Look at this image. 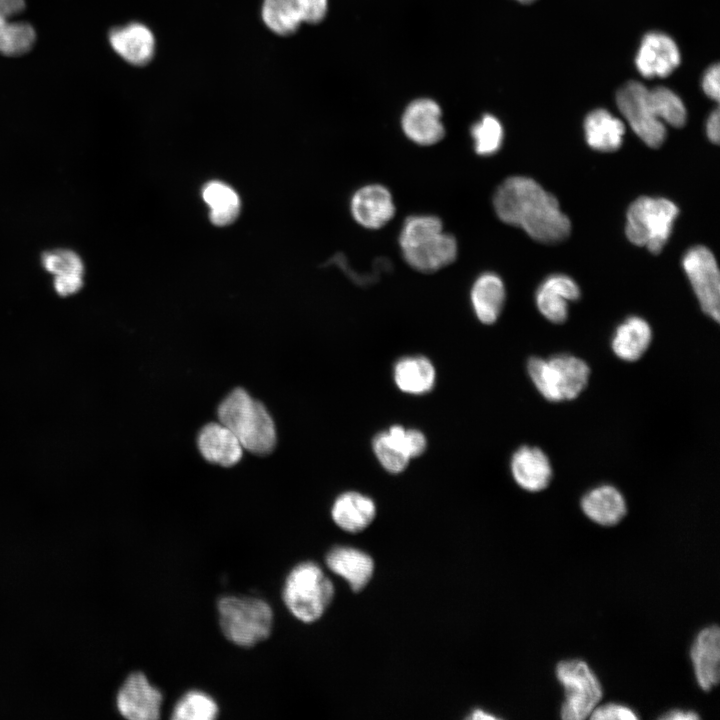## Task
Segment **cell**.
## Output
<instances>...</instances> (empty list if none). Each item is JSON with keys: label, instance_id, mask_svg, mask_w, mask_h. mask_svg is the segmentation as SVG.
I'll return each instance as SVG.
<instances>
[{"label": "cell", "instance_id": "obj_42", "mask_svg": "<svg viewBox=\"0 0 720 720\" xmlns=\"http://www.w3.org/2000/svg\"><path fill=\"white\" fill-rule=\"evenodd\" d=\"M471 719H497L494 715L488 714L483 710H475Z\"/></svg>", "mask_w": 720, "mask_h": 720}, {"label": "cell", "instance_id": "obj_26", "mask_svg": "<svg viewBox=\"0 0 720 720\" xmlns=\"http://www.w3.org/2000/svg\"><path fill=\"white\" fill-rule=\"evenodd\" d=\"M505 287L501 278L491 272L483 273L471 289V303L476 317L486 325L494 323L503 308Z\"/></svg>", "mask_w": 720, "mask_h": 720}, {"label": "cell", "instance_id": "obj_22", "mask_svg": "<svg viewBox=\"0 0 720 720\" xmlns=\"http://www.w3.org/2000/svg\"><path fill=\"white\" fill-rule=\"evenodd\" d=\"M325 561L327 567L344 578L356 592L368 584L374 571L372 558L352 547H334L327 553Z\"/></svg>", "mask_w": 720, "mask_h": 720}, {"label": "cell", "instance_id": "obj_27", "mask_svg": "<svg viewBox=\"0 0 720 720\" xmlns=\"http://www.w3.org/2000/svg\"><path fill=\"white\" fill-rule=\"evenodd\" d=\"M393 378L396 386L402 392L421 395L433 389L436 371L428 358L424 356H407L395 363Z\"/></svg>", "mask_w": 720, "mask_h": 720}, {"label": "cell", "instance_id": "obj_3", "mask_svg": "<svg viewBox=\"0 0 720 720\" xmlns=\"http://www.w3.org/2000/svg\"><path fill=\"white\" fill-rule=\"evenodd\" d=\"M217 611L222 633L237 646L252 647L271 634L273 610L263 599L224 596L217 602Z\"/></svg>", "mask_w": 720, "mask_h": 720}, {"label": "cell", "instance_id": "obj_2", "mask_svg": "<svg viewBox=\"0 0 720 720\" xmlns=\"http://www.w3.org/2000/svg\"><path fill=\"white\" fill-rule=\"evenodd\" d=\"M220 423L239 440L243 449L254 454L270 453L276 443L274 422L262 403L245 390H233L217 410Z\"/></svg>", "mask_w": 720, "mask_h": 720}, {"label": "cell", "instance_id": "obj_1", "mask_svg": "<svg viewBox=\"0 0 720 720\" xmlns=\"http://www.w3.org/2000/svg\"><path fill=\"white\" fill-rule=\"evenodd\" d=\"M493 205L503 222L521 227L536 241L557 243L570 234V221L557 199L531 178H507L497 188Z\"/></svg>", "mask_w": 720, "mask_h": 720}, {"label": "cell", "instance_id": "obj_11", "mask_svg": "<svg viewBox=\"0 0 720 720\" xmlns=\"http://www.w3.org/2000/svg\"><path fill=\"white\" fill-rule=\"evenodd\" d=\"M163 694L142 672H133L124 680L115 698L121 716L129 720H156L161 715Z\"/></svg>", "mask_w": 720, "mask_h": 720}, {"label": "cell", "instance_id": "obj_9", "mask_svg": "<svg viewBox=\"0 0 720 720\" xmlns=\"http://www.w3.org/2000/svg\"><path fill=\"white\" fill-rule=\"evenodd\" d=\"M684 271L705 314L720 319V277L713 253L704 246L689 249L682 259Z\"/></svg>", "mask_w": 720, "mask_h": 720}, {"label": "cell", "instance_id": "obj_28", "mask_svg": "<svg viewBox=\"0 0 720 720\" xmlns=\"http://www.w3.org/2000/svg\"><path fill=\"white\" fill-rule=\"evenodd\" d=\"M584 131L591 148L601 152H613L622 144L625 127L622 121L613 117L609 111L596 109L586 116Z\"/></svg>", "mask_w": 720, "mask_h": 720}, {"label": "cell", "instance_id": "obj_30", "mask_svg": "<svg viewBox=\"0 0 720 720\" xmlns=\"http://www.w3.org/2000/svg\"><path fill=\"white\" fill-rule=\"evenodd\" d=\"M202 196L210 208L209 217L216 226H226L235 221L240 212V198L229 185L220 181L207 183Z\"/></svg>", "mask_w": 720, "mask_h": 720}, {"label": "cell", "instance_id": "obj_43", "mask_svg": "<svg viewBox=\"0 0 720 720\" xmlns=\"http://www.w3.org/2000/svg\"><path fill=\"white\" fill-rule=\"evenodd\" d=\"M517 1H519V2H521V3H524V4H529V3H531V2H533V1H535V0H517Z\"/></svg>", "mask_w": 720, "mask_h": 720}, {"label": "cell", "instance_id": "obj_21", "mask_svg": "<svg viewBox=\"0 0 720 720\" xmlns=\"http://www.w3.org/2000/svg\"><path fill=\"white\" fill-rule=\"evenodd\" d=\"M198 448L207 461L224 467L237 464L243 454L237 437L222 423H209L201 429Z\"/></svg>", "mask_w": 720, "mask_h": 720}, {"label": "cell", "instance_id": "obj_37", "mask_svg": "<svg viewBox=\"0 0 720 720\" xmlns=\"http://www.w3.org/2000/svg\"><path fill=\"white\" fill-rule=\"evenodd\" d=\"M82 286V274L56 275L54 288L59 295L68 296L76 293Z\"/></svg>", "mask_w": 720, "mask_h": 720}, {"label": "cell", "instance_id": "obj_18", "mask_svg": "<svg viewBox=\"0 0 720 720\" xmlns=\"http://www.w3.org/2000/svg\"><path fill=\"white\" fill-rule=\"evenodd\" d=\"M510 468L515 482L529 492L544 490L553 474L547 455L540 448L528 445L514 452Z\"/></svg>", "mask_w": 720, "mask_h": 720}, {"label": "cell", "instance_id": "obj_35", "mask_svg": "<svg viewBox=\"0 0 720 720\" xmlns=\"http://www.w3.org/2000/svg\"><path fill=\"white\" fill-rule=\"evenodd\" d=\"M42 264L48 272L55 276L83 273L81 258L70 250L58 249L47 252L42 257Z\"/></svg>", "mask_w": 720, "mask_h": 720}, {"label": "cell", "instance_id": "obj_4", "mask_svg": "<svg viewBox=\"0 0 720 720\" xmlns=\"http://www.w3.org/2000/svg\"><path fill=\"white\" fill-rule=\"evenodd\" d=\"M334 592L332 581L320 566L306 561L297 564L286 576L282 599L296 619L312 623L323 615Z\"/></svg>", "mask_w": 720, "mask_h": 720}, {"label": "cell", "instance_id": "obj_19", "mask_svg": "<svg viewBox=\"0 0 720 720\" xmlns=\"http://www.w3.org/2000/svg\"><path fill=\"white\" fill-rule=\"evenodd\" d=\"M24 0H0V53L18 56L29 51L35 42L33 27L14 19L24 10Z\"/></svg>", "mask_w": 720, "mask_h": 720}, {"label": "cell", "instance_id": "obj_36", "mask_svg": "<svg viewBox=\"0 0 720 720\" xmlns=\"http://www.w3.org/2000/svg\"><path fill=\"white\" fill-rule=\"evenodd\" d=\"M593 720H636L638 716L635 712L621 704L609 703L602 706H596L589 715Z\"/></svg>", "mask_w": 720, "mask_h": 720}, {"label": "cell", "instance_id": "obj_15", "mask_svg": "<svg viewBox=\"0 0 720 720\" xmlns=\"http://www.w3.org/2000/svg\"><path fill=\"white\" fill-rule=\"evenodd\" d=\"M402 254L413 269L431 273L455 261L457 242L452 235L441 231L409 248L402 249Z\"/></svg>", "mask_w": 720, "mask_h": 720}, {"label": "cell", "instance_id": "obj_17", "mask_svg": "<svg viewBox=\"0 0 720 720\" xmlns=\"http://www.w3.org/2000/svg\"><path fill=\"white\" fill-rule=\"evenodd\" d=\"M696 680L704 691H710L720 678V631L717 625L702 629L691 647Z\"/></svg>", "mask_w": 720, "mask_h": 720}, {"label": "cell", "instance_id": "obj_40", "mask_svg": "<svg viewBox=\"0 0 720 720\" xmlns=\"http://www.w3.org/2000/svg\"><path fill=\"white\" fill-rule=\"evenodd\" d=\"M720 117H719V109H715L712 111L707 119L706 123V133L709 138V140L715 144L719 143L720 138Z\"/></svg>", "mask_w": 720, "mask_h": 720}, {"label": "cell", "instance_id": "obj_7", "mask_svg": "<svg viewBox=\"0 0 720 720\" xmlns=\"http://www.w3.org/2000/svg\"><path fill=\"white\" fill-rule=\"evenodd\" d=\"M556 676L565 692L561 717L565 720L588 717L602 698V688L587 663L580 659L560 661Z\"/></svg>", "mask_w": 720, "mask_h": 720}, {"label": "cell", "instance_id": "obj_33", "mask_svg": "<svg viewBox=\"0 0 720 720\" xmlns=\"http://www.w3.org/2000/svg\"><path fill=\"white\" fill-rule=\"evenodd\" d=\"M474 150L478 155L489 156L496 153L503 143V127L499 120L485 114L471 128Z\"/></svg>", "mask_w": 720, "mask_h": 720}, {"label": "cell", "instance_id": "obj_5", "mask_svg": "<svg viewBox=\"0 0 720 720\" xmlns=\"http://www.w3.org/2000/svg\"><path fill=\"white\" fill-rule=\"evenodd\" d=\"M527 371L538 392L551 402L577 398L587 386L590 376L587 363L568 354L548 359L531 357Z\"/></svg>", "mask_w": 720, "mask_h": 720}, {"label": "cell", "instance_id": "obj_38", "mask_svg": "<svg viewBox=\"0 0 720 720\" xmlns=\"http://www.w3.org/2000/svg\"><path fill=\"white\" fill-rule=\"evenodd\" d=\"M719 75V64L716 63L706 70L702 80V88L705 94L716 101H719L720 97Z\"/></svg>", "mask_w": 720, "mask_h": 720}, {"label": "cell", "instance_id": "obj_12", "mask_svg": "<svg viewBox=\"0 0 720 720\" xmlns=\"http://www.w3.org/2000/svg\"><path fill=\"white\" fill-rule=\"evenodd\" d=\"M442 111L437 102L419 98L408 104L401 118L404 134L414 143L428 146L438 143L445 135Z\"/></svg>", "mask_w": 720, "mask_h": 720}, {"label": "cell", "instance_id": "obj_20", "mask_svg": "<svg viewBox=\"0 0 720 720\" xmlns=\"http://www.w3.org/2000/svg\"><path fill=\"white\" fill-rule=\"evenodd\" d=\"M114 51L132 65L144 66L154 55L155 40L151 30L141 23L114 28L109 33Z\"/></svg>", "mask_w": 720, "mask_h": 720}, {"label": "cell", "instance_id": "obj_13", "mask_svg": "<svg viewBox=\"0 0 720 720\" xmlns=\"http://www.w3.org/2000/svg\"><path fill=\"white\" fill-rule=\"evenodd\" d=\"M680 60L679 49L671 37L651 32L643 37L635 63L643 77L653 78L670 75Z\"/></svg>", "mask_w": 720, "mask_h": 720}, {"label": "cell", "instance_id": "obj_10", "mask_svg": "<svg viewBox=\"0 0 720 720\" xmlns=\"http://www.w3.org/2000/svg\"><path fill=\"white\" fill-rule=\"evenodd\" d=\"M328 11V0H264L262 19L276 34L287 36L305 22L317 24Z\"/></svg>", "mask_w": 720, "mask_h": 720}, {"label": "cell", "instance_id": "obj_23", "mask_svg": "<svg viewBox=\"0 0 720 720\" xmlns=\"http://www.w3.org/2000/svg\"><path fill=\"white\" fill-rule=\"evenodd\" d=\"M584 514L602 526H614L626 515V502L612 485H600L589 490L581 499Z\"/></svg>", "mask_w": 720, "mask_h": 720}, {"label": "cell", "instance_id": "obj_32", "mask_svg": "<svg viewBox=\"0 0 720 720\" xmlns=\"http://www.w3.org/2000/svg\"><path fill=\"white\" fill-rule=\"evenodd\" d=\"M650 101L657 117L676 128L686 123L687 113L682 100L666 87L649 90Z\"/></svg>", "mask_w": 720, "mask_h": 720}, {"label": "cell", "instance_id": "obj_29", "mask_svg": "<svg viewBox=\"0 0 720 720\" xmlns=\"http://www.w3.org/2000/svg\"><path fill=\"white\" fill-rule=\"evenodd\" d=\"M372 449L378 462L389 473H401L411 460L406 444V429L401 425H393L376 434Z\"/></svg>", "mask_w": 720, "mask_h": 720}, {"label": "cell", "instance_id": "obj_14", "mask_svg": "<svg viewBox=\"0 0 720 720\" xmlns=\"http://www.w3.org/2000/svg\"><path fill=\"white\" fill-rule=\"evenodd\" d=\"M350 209L355 221L367 229L383 227L395 214L392 195L380 184L358 189L352 196Z\"/></svg>", "mask_w": 720, "mask_h": 720}, {"label": "cell", "instance_id": "obj_34", "mask_svg": "<svg viewBox=\"0 0 720 720\" xmlns=\"http://www.w3.org/2000/svg\"><path fill=\"white\" fill-rule=\"evenodd\" d=\"M443 231L441 220L433 215L411 216L404 222L399 244L402 249L409 248L418 242Z\"/></svg>", "mask_w": 720, "mask_h": 720}, {"label": "cell", "instance_id": "obj_31", "mask_svg": "<svg viewBox=\"0 0 720 720\" xmlns=\"http://www.w3.org/2000/svg\"><path fill=\"white\" fill-rule=\"evenodd\" d=\"M217 702L200 690L186 692L174 705L171 718L174 720H213L218 716Z\"/></svg>", "mask_w": 720, "mask_h": 720}, {"label": "cell", "instance_id": "obj_39", "mask_svg": "<svg viewBox=\"0 0 720 720\" xmlns=\"http://www.w3.org/2000/svg\"><path fill=\"white\" fill-rule=\"evenodd\" d=\"M406 443L411 459L422 455L427 447L425 435L417 429H406Z\"/></svg>", "mask_w": 720, "mask_h": 720}, {"label": "cell", "instance_id": "obj_16", "mask_svg": "<svg viewBox=\"0 0 720 720\" xmlns=\"http://www.w3.org/2000/svg\"><path fill=\"white\" fill-rule=\"evenodd\" d=\"M580 297L578 285L567 275L553 274L536 291V305L550 322L560 324L568 317V303Z\"/></svg>", "mask_w": 720, "mask_h": 720}, {"label": "cell", "instance_id": "obj_24", "mask_svg": "<svg viewBox=\"0 0 720 720\" xmlns=\"http://www.w3.org/2000/svg\"><path fill=\"white\" fill-rule=\"evenodd\" d=\"M375 515L374 501L355 491L339 495L331 509V516L335 524L350 533L364 530L374 520Z\"/></svg>", "mask_w": 720, "mask_h": 720}, {"label": "cell", "instance_id": "obj_6", "mask_svg": "<svg viewBox=\"0 0 720 720\" xmlns=\"http://www.w3.org/2000/svg\"><path fill=\"white\" fill-rule=\"evenodd\" d=\"M678 213V207L666 198L639 197L627 211L626 236L633 244L658 254L669 239Z\"/></svg>", "mask_w": 720, "mask_h": 720}, {"label": "cell", "instance_id": "obj_41", "mask_svg": "<svg viewBox=\"0 0 720 720\" xmlns=\"http://www.w3.org/2000/svg\"><path fill=\"white\" fill-rule=\"evenodd\" d=\"M699 718L696 712L684 709H673L660 717L663 720H698Z\"/></svg>", "mask_w": 720, "mask_h": 720}, {"label": "cell", "instance_id": "obj_8", "mask_svg": "<svg viewBox=\"0 0 720 720\" xmlns=\"http://www.w3.org/2000/svg\"><path fill=\"white\" fill-rule=\"evenodd\" d=\"M619 110L642 141L652 148L660 147L666 128L657 117L650 101L649 89L637 81H629L616 95Z\"/></svg>", "mask_w": 720, "mask_h": 720}, {"label": "cell", "instance_id": "obj_25", "mask_svg": "<svg viewBox=\"0 0 720 720\" xmlns=\"http://www.w3.org/2000/svg\"><path fill=\"white\" fill-rule=\"evenodd\" d=\"M652 339V330L646 320L631 316L615 330L611 340L614 354L624 361L633 362L642 357Z\"/></svg>", "mask_w": 720, "mask_h": 720}]
</instances>
